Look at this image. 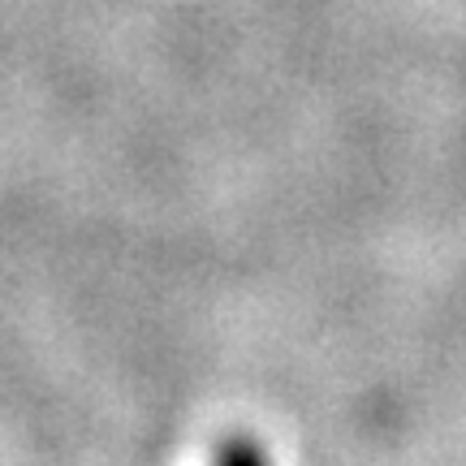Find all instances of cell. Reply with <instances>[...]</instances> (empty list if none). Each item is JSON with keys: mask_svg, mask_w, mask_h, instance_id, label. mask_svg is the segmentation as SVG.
Returning a JSON list of instances; mask_svg holds the SVG:
<instances>
[{"mask_svg": "<svg viewBox=\"0 0 466 466\" xmlns=\"http://www.w3.org/2000/svg\"><path fill=\"white\" fill-rule=\"evenodd\" d=\"M217 466H268V453L247 436H233L217 450Z\"/></svg>", "mask_w": 466, "mask_h": 466, "instance_id": "cell-1", "label": "cell"}]
</instances>
